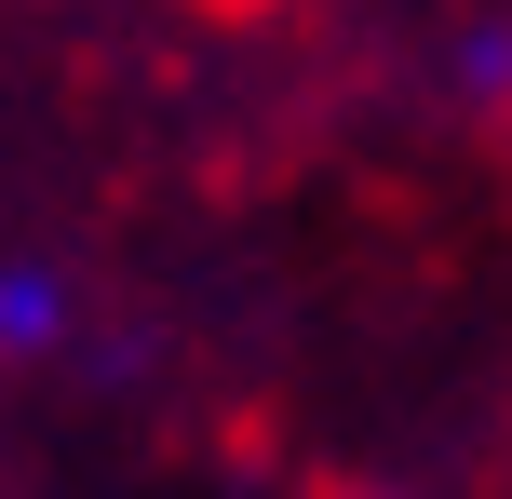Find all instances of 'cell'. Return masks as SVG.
<instances>
[{"label":"cell","mask_w":512,"mask_h":499,"mask_svg":"<svg viewBox=\"0 0 512 499\" xmlns=\"http://www.w3.org/2000/svg\"><path fill=\"white\" fill-rule=\"evenodd\" d=\"M68 338V284H54L41 257H0V365H27V351Z\"/></svg>","instance_id":"6da1fadb"},{"label":"cell","mask_w":512,"mask_h":499,"mask_svg":"<svg viewBox=\"0 0 512 499\" xmlns=\"http://www.w3.org/2000/svg\"><path fill=\"white\" fill-rule=\"evenodd\" d=\"M378 499H391V486H378Z\"/></svg>","instance_id":"3957f363"},{"label":"cell","mask_w":512,"mask_h":499,"mask_svg":"<svg viewBox=\"0 0 512 499\" xmlns=\"http://www.w3.org/2000/svg\"><path fill=\"white\" fill-rule=\"evenodd\" d=\"M472 95H512V27H472Z\"/></svg>","instance_id":"7a4b0ae2"}]
</instances>
